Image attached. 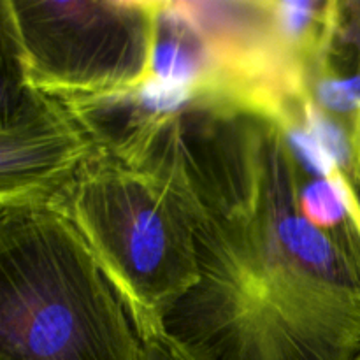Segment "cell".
<instances>
[{
    "label": "cell",
    "mask_w": 360,
    "mask_h": 360,
    "mask_svg": "<svg viewBox=\"0 0 360 360\" xmlns=\"http://www.w3.org/2000/svg\"><path fill=\"white\" fill-rule=\"evenodd\" d=\"M178 192L199 281L165 329L211 360H360V243L322 231L301 204L283 127L197 108L139 155Z\"/></svg>",
    "instance_id": "6da1fadb"
},
{
    "label": "cell",
    "mask_w": 360,
    "mask_h": 360,
    "mask_svg": "<svg viewBox=\"0 0 360 360\" xmlns=\"http://www.w3.org/2000/svg\"><path fill=\"white\" fill-rule=\"evenodd\" d=\"M46 206L76 229L137 330L164 326L199 281L192 221L151 165L95 148Z\"/></svg>",
    "instance_id": "3957f363"
},
{
    "label": "cell",
    "mask_w": 360,
    "mask_h": 360,
    "mask_svg": "<svg viewBox=\"0 0 360 360\" xmlns=\"http://www.w3.org/2000/svg\"><path fill=\"white\" fill-rule=\"evenodd\" d=\"M0 360H143L122 297L49 206L0 207Z\"/></svg>",
    "instance_id": "7a4b0ae2"
},
{
    "label": "cell",
    "mask_w": 360,
    "mask_h": 360,
    "mask_svg": "<svg viewBox=\"0 0 360 360\" xmlns=\"http://www.w3.org/2000/svg\"><path fill=\"white\" fill-rule=\"evenodd\" d=\"M143 341V360H211L204 352L172 336L165 326H151L137 330Z\"/></svg>",
    "instance_id": "52a82bcc"
},
{
    "label": "cell",
    "mask_w": 360,
    "mask_h": 360,
    "mask_svg": "<svg viewBox=\"0 0 360 360\" xmlns=\"http://www.w3.org/2000/svg\"><path fill=\"white\" fill-rule=\"evenodd\" d=\"M160 0H2V49L53 97L134 90L153 77Z\"/></svg>",
    "instance_id": "277c9868"
},
{
    "label": "cell",
    "mask_w": 360,
    "mask_h": 360,
    "mask_svg": "<svg viewBox=\"0 0 360 360\" xmlns=\"http://www.w3.org/2000/svg\"><path fill=\"white\" fill-rule=\"evenodd\" d=\"M355 192H357V202H359V210H360V174H359L357 186H355Z\"/></svg>",
    "instance_id": "ba28073f"
},
{
    "label": "cell",
    "mask_w": 360,
    "mask_h": 360,
    "mask_svg": "<svg viewBox=\"0 0 360 360\" xmlns=\"http://www.w3.org/2000/svg\"><path fill=\"white\" fill-rule=\"evenodd\" d=\"M308 97L350 137L360 162V0H338L333 28L308 77Z\"/></svg>",
    "instance_id": "8992f818"
},
{
    "label": "cell",
    "mask_w": 360,
    "mask_h": 360,
    "mask_svg": "<svg viewBox=\"0 0 360 360\" xmlns=\"http://www.w3.org/2000/svg\"><path fill=\"white\" fill-rule=\"evenodd\" d=\"M94 151L63 98L28 86L2 49L0 207L46 206Z\"/></svg>",
    "instance_id": "5b68a950"
}]
</instances>
